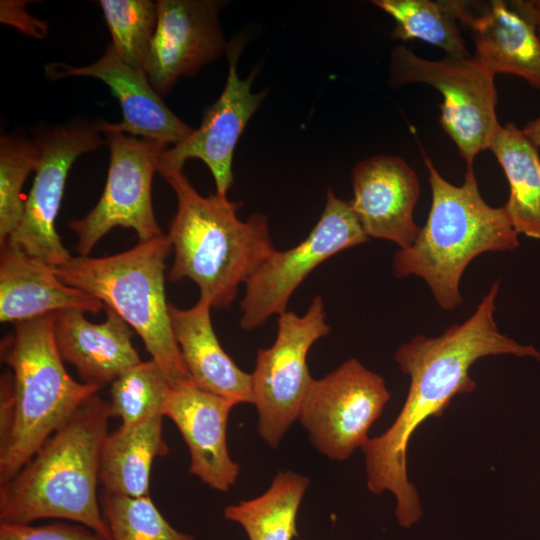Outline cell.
I'll return each instance as SVG.
<instances>
[{
    "label": "cell",
    "mask_w": 540,
    "mask_h": 540,
    "mask_svg": "<svg viewBox=\"0 0 540 540\" xmlns=\"http://www.w3.org/2000/svg\"><path fill=\"white\" fill-rule=\"evenodd\" d=\"M498 291L496 281L464 322L437 337L416 335L395 353L401 372L410 378L407 397L393 424L361 449L368 490L394 495L396 518L403 528H410L422 516L419 494L407 468L409 441L417 428L430 417H440L456 395L475 390L470 369L477 360L514 355L540 361L533 345L518 343L498 330L494 319Z\"/></svg>",
    "instance_id": "1"
},
{
    "label": "cell",
    "mask_w": 540,
    "mask_h": 540,
    "mask_svg": "<svg viewBox=\"0 0 540 540\" xmlns=\"http://www.w3.org/2000/svg\"><path fill=\"white\" fill-rule=\"evenodd\" d=\"M110 403L95 393L0 485V522L71 521L110 539L97 487Z\"/></svg>",
    "instance_id": "2"
},
{
    "label": "cell",
    "mask_w": 540,
    "mask_h": 540,
    "mask_svg": "<svg viewBox=\"0 0 540 540\" xmlns=\"http://www.w3.org/2000/svg\"><path fill=\"white\" fill-rule=\"evenodd\" d=\"M56 313L14 324L1 342L10 371L0 381V485L10 480L91 395L75 381L55 341Z\"/></svg>",
    "instance_id": "3"
},
{
    "label": "cell",
    "mask_w": 540,
    "mask_h": 540,
    "mask_svg": "<svg viewBox=\"0 0 540 540\" xmlns=\"http://www.w3.org/2000/svg\"><path fill=\"white\" fill-rule=\"evenodd\" d=\"M158 172L177 198L168 233L175 253L170 281L188 278L212 308L229 307L240 285L275 251L267 216L241 220V202L217 193L202 196L182 170Z\"/></svg>",
    "instance_id": "4"
},
{
    "label": "cell",
    "mask_w": 540,
    "mask_h": 540,
    "mask_svg": "<svg viewBox=\"0 0 540 540\" xmlns=\"http://www.w3.org/2000/svg\"><path fill=\"white\" fill-rule=\"evenodd\" d=\"M431 188V207L414 243L399 249L392 262L393 274L402 279L415 275L427 284L436 303L454 310L463 301L460 280L469 263L486 252L519 247L504 206L493 207L483 199L473 165L466 166L462 185H453L423 156Z\"/></svg>",
    "instance_id": "5"
},
{
    "label": "cell",
    "mask_w": 540,
    "mask_h": 540,
    "mask_svg": "<svg viewBox=\"0 0 540 540\" xmlns=\"http://www.w3.org/2000/svg\"><path fill=\"white\" fill-rule=\"evenodd\" d=\"M172 249L168 235L140 241L106 257L71 256L52 267L65 284L101 301L142 339L171 384L192 381L182 360L165 294V260Z\"/></svg>",
    "instance_id": "6"
},
{
    "label": "cell",
    "mask_w": 540,
    "mask_h": 540,
    "mask_svg": "<svg viewBox=\"0 0 540 540\" xmlns=\"http://www.w3.org/2000/svg\"><path fill=\"white\" fill-rule=\"evenodd\" d=\"M410 83L431 85L442 94L439 122L466 166L473 165L475 157L489 149L501 126L496 114L495 75L472 55L428 60L400 45L391 53L389 84Z\"/></svg>",
    "instance_id": "7"
},
{
    "label": "cell",
    "mask_w": 540,
    "mask_h": 540,
    "mask_svg": "<svg viewBox=\"0 0 540 540\" xmlns=\"http://www.w3.org/2000/svg\"><path fill=\"white\" fill-rule=\"evenodd\" d=\"M330 326L321 296L313 298L302 316L285 311L278 316L274 343L257 352L252 390L258 431L272 448L298 419L301 404L313 381L307 355L312 345L328 335Z\"/></svg>",
    "instance_id": "8"
},
{
    "label": "cell",
    "mask_w": 540,
    "mask_h": 540,
    "mask_svg": "<svg viewBox=\"0 0 540 540\" xmlns=\"http://www.w3.org/2000/svg\"><path fill=\"white\" fill-rule=\"evenodd\" d=\"M368 239L350 203L329 188L324 210L307 237L290 249L275 250L245 283L240 326L250 331L285 312L292 294L318 265Z\"/></svg>",
    "instance_id": "9"
},
{
    "label": "cell",
    "mask_w": 540,
    "mask_h": 540,
    "mask_svg": "<svg viewBox=\"0 0 540 540\" xmlns=\"http://www.w3.org/2000/svg\"><path fill=\"white\" fill-rule=\"evenodd\" d=\"M110 161L106 184L97 204L82 219L71 220L79 256L89 253L117 226L135 230L140 241L163 235L154 215L151 188L167 145L152 139L105 131Z\"/></svg>",
    "instance_id": "10"
},
{
    "label": "cell",
    "mask_w": 540,
    "mask_h": 540,
    "mask_svg": "<svg viewBox=\"0 0 540 540\" xmlns=\"http://www.w3.org/2000/svg\"><path fill=\"white\" fill-rule=\"evenodd\" d=\"M389 400L384 378L351 358L313 379L298 420L321 454L343 461L368 442V432Z\"/></svg>",
    "instance_id": "11"
},
{
    "label": "cell",
    "mask_w": 540,
    "mask_h": 540,
    "mask_svg": "<svg viewBox=\"0 0 540 540\" xmlns=\"http://www.w3.org/2000/svg\"><path fill=\"white\" fill-rule=\"evenodd\" d=\"M101 121H74L35 134L40 157L21 221L7 240L25 254L55 267L70 253L56 231L66 179L75 160L105 144Z\"/></svg>",
    "instance_id": "12"
},
{
    "label": "cell",
    "mask_w": 540,
    "mask_h": 540,
    "mask_svg": "<svg viewBox=\"0 0 540 540\" xmlns=\"http://www.w3.org/2000/svg\"><path fill=\"white\" fill-rule=\"evenodd\" d=\"M157 25L143 70L155 91L168 94L182 76H195L227 53L215 0H158Z\"/></svg>",
    "instance_id": "13"
},
{
    "label": "cell",
    "mask_w": 540,
    "mask_h": 540,
    "mask_svg": "<svg viewBox=\"0 0 540 540\" xmlns=\"http://www.w3.org/2000/svg\"><path fill=\"white\" fill-rule=\"evenodd\" d=\"M242 46L239 41L229 43L225 87L219 98L205 109L199 128L182 142L165 149L158 164V171L182 170L188 159H200L214 178L216 193L222 196H227L233 183L232 160L237 142L267 94L266 90L251 91L257 69L248 78H239L237 61Z\"/></svg>",
    "instance_id": "14"
},
{
    "label": "cell",
    "mask_w": 540,
    "mask_h": 540,
    "mask_svg": "<svg viewBox=\"0 0 540 540\" xmlns=\"http://www.w3.org/2000/svg\"><path fill=\"white\" fill-rule=\"evenodd\" d=\"M351 180L349 203L367 237L411 246L420 232L413 216L420 185L409 164L400 156L373 155L354 166Z\"/></svg>",
    "instance_id": "15"
},
{
    "label": "cell",
    "mask_w": 540,
    "mask_h": 540,
    "mask_svg": "<svg viewBox=\"0 0 540 540\" xmlns=\"http://www.w3.org/2000/svg\"><path fill=\"white\" fill-rule=\"evenodd\" d=\"M51 79L68 76L94 77L103 81L119 101L123 120L119 123L101 121V131L128 133L134 137L152 139L165 145L185 140L193 129L176 116L150 84L143 69L125 63L109 44L104 54L86 66L50 63L45 67Z\"/></svg>",
    "instance_id": "16"
},
{
    "label": "cell",
    "mask_w": 540,
    "mask_h": 540,
    "mask_svg": "<svg viewBox=\"0 0 540 540\" xmlns=\"http://www.w3.org/2000/svg\"><path fill=\"white\" fill-rule=\"evenodd\" d=\"M236 404L199 388L192 381L170 384L162 409L178 428L190 454L189 473L210 488L226 492L240 468L230 457L227 422Z\"/></svg>",
    "instance_id": "17"
},
{
    "label": "cell",
    "mask_w": 540,
    "mask_h": 540,
    "mask_svg": "<svg viewBox=\"0 0 540 540\" xmlns=\"http://www.w3.org/2000/svg\"><path fill=\"white\" fill-rule=\"evenodd\" d=\"M459 22L470 29L480 64L540 90V40L526 0L461 1Z\"/></svg>",
    "instance_id": "18"
},
{
    "label": "cell",
    "mask_w": 540,
    "mask_h": 540,
    "mask_svg": "<svg viewBox=\"0 0 540 540\" xmlns=\"http://www.w3.org/2000/svg\"><path fill=\"white\" fill-rule=\"evenodd\" d=\"M76 309L98 314L105 305L62 282L52 267L6 241L0 254V320L19 323Z\"/></svg>",
    "instance_id": "19"
},
{
    "label": "cell",
    "mask_w": 540,
    "mask_h": 540,
    "mask_svg": "<svg viewBox=\"0 0 540 540\" xmlns=\"http://www.w3.org/2000/svg\"><path fill=\"white\" fill-rule=\"evenodd\" d=\"M102 323L89 322L76 309L56 313L55 341L63 361L71 364L84 383L103 387L141 362L131 342L130 326L105 307Z\"/></svg>",
    "instance_id": "20"
},
{
    "label": "cell",
    "mask_w": 540,
    "mask_h": 540,
    "mask_svg": "<svg viewBox=\"0 0 540 540\" xmlns=\"http://www.w3.org/2000/svg\"><path fill=\"white\" fill-rule=\"evenodd\" d=\"M205 299L187 309L169 304L173 334L192 382L199 388L239 403H253L251 374L240 369L222 348Z\"/></svg>",
    "instance_id": "21"
},
{
    "label": "cell",
    "mask_w": 540,
    "mask_h": 540,
    "mask_svg": "<svg viewBox=\"0 0 540 540\" xmlns=\"http://www.w3.org/2000/svg\"><path fill=\"white\" fill-rule=\"evenodd\" d=\"M163 417L155 414L108 432L99 460V482L105 492L149 496L152 464L169 451L162 432Z\"/></svg>",
    "instance_id": "22"
},
{
    "label": "cell",
    "mask_w": 540,
    "mask_h": 540,
    "mask_svg": "<svg viewBox=\"0 0 540 540\" xmlns=\"http://www.w3.org/2000/svg\"><path fill=\"white\" fill-rule=\"evenodd\" d=\"M489 150L509 184L503 205L518 234L540 240V157L538 148L513 122L500 126Z\"/></svg>",
    "instance_id": "23"
},
{
    "label": "cell",
    "mask_w": 540,
    "mask_h": 540,
    "mask_svg": "<svg viewBox=\"0 0 540 540\" xmlns=\"http://www.w3.org/2000/svg\"><path fill=\"white\" fill-rule=\"evenodd\" d=\"M308 485L309 479L299 473L279 472L263 494L226 506L224 517L240 525L249 540H293Z\"/></svg>",
    "instance_id": "24"
},
{
    "label": "cell",
    "mask_w": 540,
    "mask_h": 540,
    "mask_svg": "<svg viewBox=\"0 0 540 540\" xmlns=\"http://www.w3.org/2000/svg\"><path fill=\"white\" fill-rule=\"evenodd\" d=\"M395 21L392 39H418L443 49L448 56L470 57L460 28L458 0H374Z\"/></svg>",
    "instance_id": "25"
},
{
    "label": "cell",
    "mask_w": 540,
    "mask_h": 540,
    "mask_svg": "<svg viewBox=\"0 0 540 540\" xmlns=\"http://www.w3.org/2000/svg\"><path fill=\"white\" fill-rule=\"evenodd\" d=\"M170 384L153 359L141 361L111 383L112 417L119 418L122 425H133L162 414Z\"/></svg>",
    "instance_id": "26"
},
{
    "label": "cell",
    "mask_w": 540,
    "mask_h": 540,
    "mask_svg": "<svg viewBox=\"0 0 540 540\" xmlns=\"http://www.w3.org/2000/svg\"><path fill=\"white\" fill-rule=\"evenodd\" d=\"M100 505L110 540H194L174 528L150 496L132 497L103 491Z\"/></svg>",
    "instance_id": "27"
},
{
    "label": "cell",
    "mask_w": 540,
    "mask_h": 540,
    "mask_svg": "<svg viewBox=\"0 0 540 540\" xmlns=\"http://www.w3.org/2000/svg\"><path fill=\"white\" fill-rule=\"evenodd\" d=\"M99 5L117 55L128 65L143 69L157 25L156 2L101 0Z\"/></svg>",
    "instance_id": "28"
},
{
    "label": "cell",
    "mask_w": 540,
    "mask_h": 540,
    "mask_svg": "<svg viewBox=\"0 0 540 540\" xmlns=\"http://www.w3.org/2000/svg\"><path fill=\"white\" fill-rule=\"evenodd\" d=\"M40 157L37 142L16 135L0 139V244L17 229L24 211L21 193Z\"/></svg>",
    "instance_id": "29"
},
{
    "label": "cell",
    "mask_w": 540,
    "mask_h": 540,
    "mask_svg": "<svg viewBox=\"0 0 540 540\" xmlns=\"http://www.w3.org/2000/svg\"><path fill=\"white\" fill-rule=\"evenodd\" d=\"M0 540H110L90 528L66 521L34 526L0 522Z\"/></svg>",
    "instance_id": "30"
},
{
    "label": "cell",
    "mask_w": 540,
    "mask_h": 540,
    "mask_svg": "<svg viewBox=\"0 0 540 540\" xmlns=\"http://www.w3.org/2000/svg\"><path fill=\"white\" fill-rule=\"evenodd\" d=\"M1 22L14 25L33 37H43L47 30L46 23L26 13L23 2L19 1H1Z\"/></svg>",
    "instance_id": "31"
},
{
    "label": "cell",
    "mask_w": 540,
    "mask_h": 540,
    "mask_svg": "<svg viewBox=\"0 0 540 540\" xmlns=\"http://www.w3.org/2000/svg\"><path fill=\"white\" fill-rule=\"evenodd\" d=\"M522 132L537 148H540V116L526 123Z\"/></svg>",
    "instance_id": "32"
},
{
    "label": "cell",
    "mask_w": 540,
    "mask_h": 540,
    "mask_svg": "<svg viewBox=\"0 0 540 540\" xmlns=\"http://www.w3.org/2000/svg\"><path fill=\"white\" fill-rule=\"evenodd\" d=\"M540 40V0H526Z\"/></svg>",
    "instance_id": "33"
}]
</instances>
